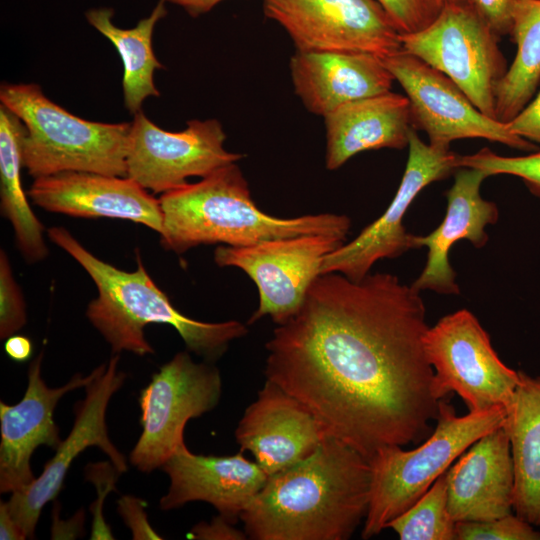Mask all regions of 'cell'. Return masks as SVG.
Returning a JSON list of instances; mask_svg holds the SVG:
<instances>
[{
    "mask_svg": "<svg viewBox=\"0 0 540 540\" xmlns=\"http://www.w3.org/2000/svg\"><path fill=\"white\" fill-rule=\"evenodd\" d=\"M428 328L420 291L397 276L320 274L266 343V380L369 460L421 439L436 420Z\"/></svg>",
    "mask_w": 540,
    "mask_h": 540,
    "instance_id": "6da1fadb",
    "label": "cell"
},
{
    "mask_svg": "<svg viewBox=\"0 0 540 540\" xmlns=\"http://www.w3.org/2000/svg\"><path fill=\"white\" fill-rule=\"evenodd\" d=\"M369 460L327 436L305 459L268 477L240 516L253 540H346L365 519Z\"/></svg>",
    "mask_w": 540,
    "mask_h": 540,
    "instance_id": "7a4b0ae2",
    "label": "cell"
},
{
    "mask_svg": "<svg viewBox=\"0 0 540 540\" xmlns=\"http://www.w3.org/2000/svg\"><path fill=\"white\" fill-rule=\"evenodd\" d=\"M163 248L176 254L201 245L233 247L311 234L346 240L348 216L334 213L280 218L260 210L235 163L225 165L196 183H186L159 198Z\"/></svg>",
    "mask_w": 540,
    "mask_h": 540,
    "instance_id": "3957f363",
    "label": "cell"
},
{
    "mask_svg": "<svg viewBox=\"0 0 540 540\" xmlns=\"http://www.w3.org/2000/svg\"><path fill=\"white\" fill-rule=\"evenodd\" d=\"M47 233L95 283L98 296L89 303L86 316L115 354H153L144 335V328L151 323L175 328L187 349L208 362L220 358L233 340L248 333L247 326L236 320L211 323L182 314L150 278L139 254L137 269L127 272L97 258L64 227H52Z\"/></svg>",
    "mask_w": 540,
    "mask_h": 540,
    "instance_id": "277c9868",
    "label": "cell"
},
{
    "mask_svg": "<svg viewBox=\"0 0 540 540\" xmlns=\"http://www.w3.org/2000/svg\"><path fill=\"white\" fill-rule=\"evenodd\" d=\"M506 408L495 406L458 416L441 399L436 427L430 437L413 450L399 445L379 448L369 458L370 495L361 536L369 539L388 527L410 508L451 464L473 443L503 426Z\"/></svg>",
    "mask_w": 540,
    "mask_h": 540,
    "instance_id": "5b68a950",
    "label": "cell"
},
{
    "mask_svg": "<svg viewBox=\"0 0 540 540\" xmlns=\"http://www.w3.org/2000/svg\"><path fill=\"white\" fill-rule=\"evenodd\" d=\"M0 100L26 127L23 163L32 177L64 171L127 176L131 123L82 119L47 98L37 84H2Z\"/></svg>",
    "mask_w": 540,
    "mask_h": 540,
    "instance_id": "8992f818",
    "label": "cell"
},
{
    "mask_svg": "<svg viewBox=\"0 0 540 540\" xmlns=\"http://www.w3.org/2000/svg\"><path fill=\"white\" fill-rule=\"evenodd\" d=\"M400 40L403 51L446 74L483 114L495 119L494 90L508 70L507 60L500 37L471 1L445 2L432 24L401 34Z\"/></svg>",
    "mask_w": 540,
    "mask_h": 540,
    "instance_id": "52a82bcc",
    "label": "cell"
},
{
    "mask_svg": "<svg viewBox=\"0 0 540 540\" xmlns=\"http://www.w3.org/2000/svg\"><path fill=\"white\" fill-rule=\"evenodd\" d=\"M221 394L222 378L212 362L197 363L186 351L176 353L141 391L142 433L130 453L131 464L144 473L161 468L185 443L187 422L213 410Z\"/></svg>",
    "mask_w": 540,
    "mask_h": 540,
    "instance_id": "ba28073f",
    "label": "cell"
},
{
    "mask_svg": "<svg viewBox=\"0 0 540 540\" xmlns=\"http://www.w3.org/2000/svg\"><path fill=\"white\" fill-rule=\"evenodd\" d=\"M424 344L434 370L432 388L437 400L455 392L469 411L507 409L520 373L501 361L472 312L461 309L442 317L428 328Z\"/></svg>",
    "mask_w": 540,
    "mask_h": 540,
    "instance_id": "9c48e42d",
    "label": "cell"
},
{
    "mask_svg": "<svg viewBox=\"0 0 540 540\" xmlns=\"http://www.w3.org/2000/svg\"><path fill=\"white\" fill-rule=\"evenodd\" d=\"M298 51L368 53L402 51L400 32L375 0H262Z\"/></svg>",
    "mask_w": 540,
    "mask_h": 540,
    "instance_id": "30bf717a",
    "label": "cell"
},
{
    "mask_svg": "<svg viewBox=\"0 0 540 540\" xmlns=\"http://www.w3.org/2000/svg\"><path fill=\"white\" fill-rule=\"evenodd\" d=\"M344 243L336 236L311 234L241 247L220 245L214 261L220 267L241 269L255 283L259 303L248 324L270 316L281 325L299 311L320 275L323 258Z\"/></svg>",
    "mask_w": 540,
    "mask_h": 540,
    "instance_id": "8fae6325",
    "label": "cell"
},
{
    "mask_svg": "<svg viewBox=\"0 0 540 540\" xmlns=\"http://www.w3.org/2000/svg\"><path fill=\"white\" fill-rule=\"evenodd\" d=\"M383 61L406 93L412 128L423 130L430 145L449 148L454 140L483 138L522 151L536 150L533 142L483 114L451 78L418 57L402 50Z\"/></svg>",
    "mask_w": 540,
    "mask_h": 540,
    "instance_id": "7c38bea8",
    "label": "cell"
},
{
    "mask_svg": "<svg viewBox=\"0 0 540 540\" xmlns=\"http://www.w3.org/2000/svg\"><path fill=\"white\" fill-rule=\"evenodd\" d=\"M408 151L401 183L387 209L356 238L326 255L320 274L337 272L360 281L377 261L396 258L417 248L416 235L407 232L404 216L426 186L449 177L460 168V155L450 147L424 143L413 128L409 133Z\"/></svg>",
    "mask_w": 540,
    "mask_h": 540,
    "instance_id": "4fadbf2b",
    "label": "cell"
},
{
    "mask_svg": "<svg viewBox=\"0 0 540 540\" xmlns=\"http://www.w3.org/2000/svg\"><path fill=\"white\" fill-rule=\"evenodd\" d=\"M226 134L216 119L191 120L186 129L170 132L134 114L128 138L127 176L146 190L165 193L205 177L243 156L225 149Z\"/></svg>",
    "mask_w": 540,
    "mask_h": 540,
    "instance_id": "5bb4252c",
    "label": "cell"
},
{
    "mask_svg": "<svg viewBox=\"0 0 540 540\" xmlns=\"http://www.w3.org/2000/svg\"><path fill=\"white\" fill-rule=\"evenodd\" d=\"M119 356L94 369V377L85 387L84 399L74 408L73 427L42 473L24 490L13 492L7 502L11 515L27 538H34L43 507L56 498L73 460L85 449L96 446L113 463L119 474L127 471L125 456L108 435L106 411L109 401L124 384L126 374L118 370Z\"/></svg>",
    "mask_w": 540,
    "mask_h": 540,
    "instance_id": "9a60e30c",
    "label": "cell"
},
{
    "mask_svg": "<svg viewBox=\"0 0 540 540\" xmlns=\"http://www.w3.org/2000/svg\"><path fill=\"white\" fill-rule=\"evenodd\" d=\"M42 360L40 352L30 363L23 398L14 405L0 402L1 493L22 491L35 480L33 452L41 445L56 450L62 441L53 419L57 403L66 393L86 387L94 377V370L86 376L76 374L65 385L50 388L41 376Z\"/></svg>",
    "mask_w": 540,
    "mask_h": 540,
    "instance_id": "2e32d148",
    "label": "cell"
},
{
    "mask_svg": "<svg viewBox=\"0 0 540 540\" xmlns=\"http://www.w3.org/2000/svg\"><path fill=\"white\" fill-rule=\"evenodd\" d=\"M235 437L240 451L250 452L271 476L311 455L327 434L300 401L266 380L245 409Z\"/></svg>",
    "mask_w": 540,
    "mask_h": 540,
    "instance_id": "e0dca14e",
    "label": "cell"
},
{
    "mask_svg": "<svg viewBox=\"0 0 540 540\" xmlns=\"http://www.w3.org/2000/svg\"><path fill=\"white\" fill-rule=\"evenodd\" d=\"M28 195L50 212L125 219L162 231L159 199L128 176L64 171L35 178Z\"/></svg>",
    "mask_w": 540,
    "mask_h": 540,
    "instance_id": "ac0fdd59",
    "label": "cell"
},
{
    "mask_svg": "<svg viewBox=\"0 0 540 540\" xmlns=\"http://www.w3.org/2000/svg\"><path fill=\"white\" fill-rule=\"evenodd\" d=\"M169 476L167 493L160 499L162 510L204 501L235 524L265 485L268 475L240 453L230 456L199 455L180 445L161 467Z\"/></svg>",
    "mask_w": 540,
    "mask_h": 540,
    "instance_id": "d6986e66",
    "label": "cell"
},
{
    "mask_svg": "<svg viewBox=\"0 0 540 540\" xmlns=\"http://www.w3.org/2000/svg\"><path fill=\"white\" fill-rule=\"evenodd\" d=\"M514 481L510 438L503 425L473 443L446 471L450 516L456 523L511 514Z\"/></svg>",
    "mask_w": 540,
    "mask_h": 540,
    "instance_id": "ffe728a7",
    "label": "cell"
},
{
    "mask_svg": "<svg viewBox=\"0 0 540 540\" xmlns=\"http://www.w3.org/2000/svg\"><path fill=\"white\" fill-rule=\"evenodd\" d=\"M454 183L446 192L447 208L441 224L425 236H416V247L428 249L426 265L412 283L418 290H432L439 294H458L456 273L450 265L449 252L459 240H468L476 248L488 241L485 227L495 224L499 217L496 204L485 200L480 193L485 172L460 167L454 173Z\"/></svg>",
    "mask_w": 540,
    "mask_h": 540,
    "instance_id": "44dd1931",
    "label": "cell"
},
{
    "mask_svg": "<svg viewBox=\"0 0 540 540\" xmlns=\"http://www.w3.org/2000/svg\"><path fill=\"white\" fill-rule=\"evenodd\" d=\"M290 73L305 108L322 117L348 102L391 91L395 80L383 59L368 53L296 50Z\"/></svg>",
    "mask_w": 540,
    "mask_h": 540,
    "instance_id": "7402d4cb",
    "label": "cell"
},
{
    "mask_svg": "<svg viewBox=\"0 0 540 540\" xmlns=\"http://www.w3.org/2000/svg\"><path fill=\"white\" fill-rule=\"evenodd\" d=\"M324 123L325 165L335 170L363 151L408 146L410 103L388 91L343 104L324 116Z\"/></svg>",
    "mask_w": 540,
    "mask_h": 540,
    "instance_id": "603a6c76",
    "label": "cell"
},
{
    "mask_svg": "<svg viewBox=\"0 0 540 540\" xmlns=\"http://www.w3.org/2000/svg\"><path fill=\"white\" fill-rule=\"evenodd\" d=\"M519 373L504 423L514 465L513 511L540 526V376Z\"/></svg>",
    "mask_w": 540,
    "mask_h": 540,
    "instance_id": "cb8c5ba5",
    "label": "cell"
},
{
    "mask_svg": "<svg viewBox=\"0 0 540 540\" xmlns=\"http://www.w3.org/2000/svg\"><path fill=\"white\" fill-rule=\"evenodd\" d=\"M166 14V2L159 0L149 16L135 27L123 29L113 23L111 8H92L85 13L89 24L114 45L121 57L124 105L131 114L141 111L147 97L159 96L153 76L155 70L163 69V65L153 52L152 35L156 24Z\"/></svg>",
    "mask_w": 540,
    "mask_h": 540,
    "instance_id": "d4e9b609",
    "label": "cell"
},
{
    "mask_svg": "<svg viewBox=\"0 0 540 540\" xmlns=\"http://www.w3.org/2000/svg\"><path fill=\"white\" fill-rule=\"evenodd\" d=\"M24 123L1 104L0 106V197L1 213L14 230L17 246L29 263L48 255L44 226L33 213L21 181Z\"/></svg>",
    "mask_w": 540,
    "mask_h": 540,
    "instance_id": "484cf974",
    "label": "cell"
},
{
    "mask_svg": "<svg viewBox=\"0 0 540 540\" xmlns=\"http://www.w3.org/2000/svg\"><path fill=\"white\" fill-rule=\"evenodd\" d=\"M510 36L512 65L495 86V119L507 124L528 104L540 82V0H518Z\"/></svg>",
    "mask_w": 540,
    "mask_h": 540,
    "instance_id": "4316f807",
    "label": "cell"
},
{
    "mask_svg": "<svg viewBox=\"0 0 540 540\" xmlns=\"http://www.w3.org/2000/svg\"><path fill=\"white\" fill-rule=\"evenodd\" d=\"M455 524L448 511L445 472L387 528L393 529L401 540H454Z\"/></svg>",
    "mask_w": 540,
    "mask_h": 540,
    "instance_id": "83f0119b",
    "label": "cell"
},
{
    "mask_svg": "<svg viewBox=\"0 0 540 540\" xmlns=\"http://www.w3.org/2000/svg\"><path fill=\"white\" fill-rule=\"evenodd\" d=\"M459 166L479 169L488 176H517L524 181L531 193L540 198V151L527 156L506 157L485 147L471 155H460Z\"/></svg>",
    "mask_w": 540,
    "mask_h": 540,
    "instance_id": "f1b7e54d",
    "label": "cell"
},
{
    "mask_svg": "<svg viewBox=\"0 0 540 540\" xmlns=\"http://www.w3.org/2000/svg\"><path fill=\"white\" fill-rule=\"evenodd\" d=\"M456 540H540V532L516 514L488 520L456 522Z\"/></svg>",
    "mask_w": 540,
    "mask_h": 540,
    "instance_id": "f546056e",
    "label": "cell"
},
{
    "mask_svg": "<svg viewBox=\"0 0 540 540\" xmlns=\"http://www.w3.org/2000/svg\"><path fill=\"white\" fill-rule=\"evenodd\" d=\"M26 308L5 251L0 253V337L7 339L26 324Z\"/></svg>",
    "mask_w": 540,
    "mask_h": 540,
    "instance_id": "4dcf8cb0",
    "label": "cell"
},
{
    "mask_svg": "<svg viewBox=\"0 0 540 540\" xmlns=\"http://www.w3.org/2000/svg\"><path fill=\"white\" fill-rule=\"evenodd\" d=\"M388 14L400 34L419 32L439 16L444 0H375Z\"/></svg>",
    "mask_w": 540,
    "mask_h": 540,
    "instance_id": "1f68e13d",
    "label": "cell"
},
{
    "mask_svg": "<svg viewBox=\"0 0 540 540\" xmlns=\"http://www.w3.org/2000/svg\"><path fill=\"white\" fill-rule=\"evenodd\" d=\"M118 474L112 462L91 463L86 467V478L95 485L98 496L90 507L93 514L91 539H114L102 512L105 496L116 490Z\"/></svg>",
    "mask_w": 540,
    "mask_h": 540,
    "instance_id": "d6a6232c",
    "label": "cell"
},
{
    "mask_svg": "<svg viewBox=\"0 0 540 540\" xmlns=\"http://www.w3.org/2000/svg\"><path fill=\"white\" fill-rule=\"evenodd\" d=\"M145 507L146 502L133 495L118 500V512L134 540H160L162 537L150 525Z\"/></svg>",
    "mask_w": 540,
    "mask_h": 540,
    "instance_id": "836d02e7",
    "label": "cell"
},
{
    "mask_svg": "<svg viewBox=\"0 0 540 540\" xmlns=\"http://www.w3.org/2000/svg\"><path fill=\"white\" fill-rule=\"evenodd\" d=\"M470 1L500 38L511 34L514 9L518 0Z\"/></svg>",
    "mask_w": 540,
    "mask_h": 540,
    "instance_id": "e575fe53",
    "label": "cell"
},
{
    "mask_svg": "<svg viewBox=\"0 0 540 540\" xmlns=\"http://www.w3.org/2000/svg\"><path fill=\"white\" fill-rule=\"evenodd\" d=\"M506 125L513 134L540 144V92Z\"/></svg>",
    "mask_w": 540,
    "mask_h": 540,
    "instance_id": "d590c367",
    "label": "cell"
},
{
    "mask_svg": "<svg viewBox=\"0 0 540 540\" xmlns=\"http://www.w3.org/2000/svg\"><path fill=\"white\" fill-rule=\"evenodd\" d=\"M234 524L221 515L214 517L209 523L199 522L187 534V538L197 540H244L245 532L236 529Z\"/></svg>",
    "mask_w": 540,
    "mask_h": 540,
    "instance_id": "8d00e7d4",
    "label": "cell"
},
{
    "mask_svg": "<svg viewBox=\"0 0 540 540\" xmlns=\"http://www.w3.org/2000/svg\"><path fill=\"white\" fill-rule=\"evenodd\" d=\"M0 539L1 540H24L26 534L11 515L7 502L0 504Z\"/></svg>",
    "mask_w": 540,
    "mask_h": 540,
    "instance_id": "74e56055",
    "label": "cell"
},
{
    "mask_svg": "<svg viewBox=\"0 0 540 540\" xmlns=\"http://www.w3.org/2000/svg\"><path fill=\"white\" fill-rule=\"evenodd\" d=\"M32 343L23 335H11L6 339L5 352L14 361H26L32 354Z\"/></svg>",
    "mask_w": 540,
    "mask_h": 540,
    "instance_id": "f35d334b",
    "label": "cell"
},
{
    "mask_svg": "<svg viewBox=\"0 0 540 540\" xmlns=\"http://www.w3.org/2000/svg\"><path fill=\"white\" fill-rule=\"evenodd\" d=\"M166 3L182 7L192 17L205 14L223 0H164Z\"/></svg>",
    "mask_w": 540,
    "mask_h": 540,
    "instance_id": "ab89813d",
    "label": "cell"
},
{
    "mask_svg": "<svg viewBox=\"0 0 540 540\" xmlns=\"http://www.w3.org/2000/svg\"><path fill=\"white\" fill-rule=\"evenodd\" d=\"M466 1H470V0H444V3L445 2H466Z\"/></svg>",
    "mask_w": 540,
    "mask_h": 540,
    "instance_id": "60d3db41",
    "label": "cell"
}]
</instances>
